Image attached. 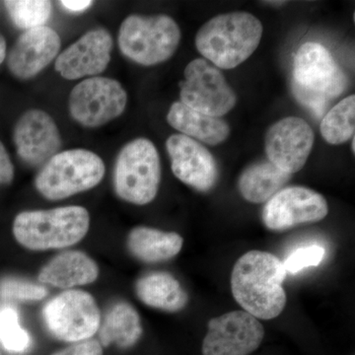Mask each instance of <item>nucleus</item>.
<instances>
[{
  "instance_id": "obj_2",
  "label": "nucleus",
  "mask_w": 355,
  "mask_h": 355,
  "mask_svg": "<svg viewBox=\"0 0 355 355\" xmlns=\"http://www.w3.org/2000/svg\"><path fill=\"white\" fill-rule=\"evenodd\" d=\"M263 32V24L253 14L245 11L220 14L198 30L196 46L217 69H235L253 55Z\"/></svg>"
},
{
  "instance_id": "obj_33",
  "label": "nucleus",
  "mask_w": 355,
  "mask_h": 355,
  "mask_svg": "<svg viewBox=\"0 0 355 355\" xmlns=\"http://www.w3.org/2000/svg\"><path fill=\"white\" fill-rule=\"evenodd\" d=\"M266 3L273 4V6H275V4H277V6H282V4L286 3V2H284V1H266Z\"/></svg>"
},
{
  "instance_id": "obj_34",
  "label": "nucleus",
  "mask_w": 355,
  "mask_h": 355,
  "mask_svg": "<svg viewBox=\"0 0 355 355\" xmlns=\"http://www.w3.org/2000/svg\"><path fill=\"white\" fill-rule=\"evenodd\" d=\"M354 142H355V139H354V137H352V153H354V151H355V144H354Z\"/></svg>"
},
{
  "instance_id": "obj_6",
  "label": "nucleus",
  "mask_w": 355,
  "mask_h": 355,
  "mask_svg": "<svg viewBox=\"0 0 355 355\" xmlns=\"http://www.w3.org/2000/svg\"><path fill=\"white\" fill-rule=\"evenodd\" d=\"M181 40L179 26L169 16L130 15L121 23L119 46L137 64L151 67L174 55Z\"/></svg>"
},
{
  "instance_id": "obj_4",
  "label": "nucleus",
  "mask_w": 355,
  "mask_h": 355,
  "mask_svg": "<svg viewBox=\"0 0 355 355\" xmlns=\"http://www.w3.org/2000/svg\"><path fill=\"white\" fill-rule=\"evenodd\" d=\"M349 86V79L330 51L323 44L308 42L299 48L294 60L292 91L296 100L321 118L334 98Z\"/></svg>"
},
{
  "instance_id": "obj_25",
  "label": "nucleus",
  "mask_w": 355,
  "mask_h": 355,
  "mask_svg": "<svg viewBox=\"0 0 355 355\" xmlns=\"http://www.w3.org/2000/svg\"><path fill=\"white\" fill-rule=\"evenodd\" d=\"M11 20L19 29L42 27L51 17V3L44 0H9L4 1Z\"/></svg>"
},
{
  "instance_id": "obj_8",
  "label": "nucleus",
  "mask_w": 355,
  "mask_h": 355,
  "mask_svg": "<svg viewBox=\"0 0 355 355\" xmlns=\"http://www.w3.org/2000/svg\"><path fill=\"white\" fill-rule=\"evenodd\" d=\"M46 330L65 343L91 340L99 331L101 311L90 293L79 289L62 291L42 311Z\"/></svg>"
},
{
  "instance_id": "obj_35",
  "label": "nucleus",
  "mask_w": 355,
  "mask_h": 355,
  "mask_svg": "<svg viewBox=\"0 0 355 355\" xmlns=\"http://www.w3.org/2000/svg\"><path fill=\"white\" fill-rule=\"evenodd\" d=\"M0 355H2V354H1V352H0Z\"/></svg>"
},
{
  "instance_id": "obj_15",
  "label": "nucleus",
  "mask_w": 355,
  "mask_h": 355,
  "mask_svg": "<svg viewBox=\"0 0 355 355\" xmlns=\"http://www.w3.org/2000/svg\"><path fill=\"white\" fill-rule=\"evenodd\" d=\"M175 176L198 191H209L218 180V167L212 154L197 140L173 135L166 142Z\"/></svg>"
},
{
  "instance_id": "obj_20",
  "label": "nucleus",
  "mask_w": 355,
  "mask_h": 355,
  "mask_svg": "<svg viewBox=\"0 0 355 355\" xmlns=\"http://www.w3.org/2000/svg\"><path fill=\"white\" fill-rule=\"evenodd\" d=\"M167 121L182 135L200 140L209 146L222 144L230 135V128L225 121L200 113L181 102L172 105L168 112Z\"/></svg>"
},
{
  "instance_id": "obj_32",
  "label": "nucleus",
  "mask_w": 355,
  "mask_h": 355,
  "mask_svg": "<svg viewBox=\"0 0 355 355\" xmlns=\"http://www.w3.org/2000/svg\"><path fill=\"white\" fill-rule=\"evenodd\" d=\"M6 58V42L1 34H0V64L3 62Z\"/></svg>"
},
{
  "instance_id": "obj_24",
  "label": "nucleus",
  "mask_w": 355,
  "mask_h": 355,
  "mask_svg": "<svg viewBox=\"0 0 355 355\" xmlns=\"http://www.w3.org/2000/svg\"><path fill=\"white\" fill-rule=\"evenodd\" d=\"M354 127L355 97L350 95L324 114L320 130L327 142L338 146L354 137Z\"/></svg>"
},
{
  "instance_id": "obj_9",
  "label": "nucleus",
  "mask_w": 355,
  "mask_h": 355,
  "mask_svg": "<svg viewBox=\"0 0 355 355\" xmlns=\"http://www.w3.org/2000/svg\"><path fill=\"white\" fill-rule=\"evenodd\" d=\"M128 94L120 83L108 77L85 79L72 89L69 112L86 128H98L120 116L127 107Z\"/></svg>"
},
{
  "instance_id": "obj_19",
  "label": "nucleus",
  "mask_w": 355,
  "mask_h": 355,
  "mask_svg": "<svg viewBox=\"0 0 355 355\" xmlns=\"http://www.w3.org/2000/svg\"><path fill=\"white\" fill-rule=\"evenodd\" d=\"M135 291L140 302L165 312H180L189 302L188 293L169 272H154L142 275L135 282Z\"/></svg>"
},
{
  "instance_id": "obj_21",
  "label": "nucleus",
  "mask_w": 355,
  "mask_h": 355,
  "mask_svg": "<svg viewBox=\"0 0 355 355\" xmlns=\"http://www.w3.org/2000/svg\"><path fill=\"white\" fill-rule=\"evenodd\" d=\"M184 239L176 232L137 226L128 233V252L137 260L146 263H162L176 257L183 248Z\"/></svg>"
},
{
  "instance_id": "obj_18",
  "label": "nucleus",
  "mask_w": 355,
  "mask_h": 355,
  "mask_svg": "<svg viewBox=\"0 0 355 355\" xmlns=\"http://www.w3.org/2000/svg\"><path fill=\"white\" fill-rule=\"evenodd\" d=\"M99 275V266L87 254L64 251L53 257L41 268L38 280L44 286L70 291L94 284Z\"/></svg>"
},
{
  "instance_id": "obj_7",
  "label": "nucleus",
  "mask_w": 355,
  "mask_h": 355,
  "mask_svg": "<svg viewBox=\"0 0 355 355\" xmlns=\"http://www.w3.org/2000/svg\"><path fill=\"white\" fill-rule=\"evenodd\" d=\"M161 183L160 158L155 146L147 139H137L121 148L114 170L118 197L135 205L155 200Z\"/></svg>"
},
{
  "instance_id": "obj_17",
  "label": "nucleus",
  "mask_w": 355,
  "mask_h": 355,
  "mask_svg": "<svg viewBox=\"0 0 355 355\" xmlns=\"http://www.w3.org/2000/svg\"><path fill=\"white\" fill-rule=\"evenodd\" d=\"M60 46V36L48 26L28 30L9 51L7 65L18 78H33L58 57Z\"/></svg>"
},
{
  "instance_id": "obj_16",
  "label": "nucleus",
  "mask_w": 355,
  "mask_h": 355,
  "mask_svg": "<svg viewBox=\"0 0 355 355\" xmlns=\"http://www.w3.org/2000/svg\"><path fill=\"white\" fill-rule=\"evenodd\" d=\"M113 39L106 29L96 28L58 55L55 70L67 80L98 76L111 60Z\"/></svg>"
},
{
  "instance_id": "obj_28",
  "label": "nucleus",
  "mask_w": 355,
  "mask_h": 355,
  "mask_svg": "<svg viewBox=\"0 0 355 355\" xmlns=\"http://www.w3.org/2000/svg\"><path fill=\"white\" fill-rule=\"evenodd\" d=\"M324 256L326 250L319 245L299 248L287 257L284 261V266L287 275H296L305 268L319 266L323 261Z\"/></svg>"
},
{
  "instance_id": "obj_29",
  "label": "nucleus",
  "mask_w": 355,
  "mask_h": 355,
  "mask_svg": "<svg viewBox=\"0 0 355 355\" xmlns=\"http://www.w3.org/2000/svg\"><path fill=\"white\" fill-rule=\"evenodd\" d=\"M53 355H104V350L99 340H87L72 343Z\"/></svg>"
},
{
  "instance_id": "obj_27",
  "label": "nucleus",
  "mask_w": 355,
  "mask_h": 355,
  "mask_svg": "<svg viewBox=\"0 0 355 355\" xmlns=\"http://www.w3.org/2000/svg\"><path fill=\"white\" fill-rule=\"evenodd\" d=\"M48 295L44 284L18 277H7L0 282V297L6 300L40 301Z\"/></svg>"
},
{
  "instance_id": "obj_13",
  "label": "nucleus",
  "mask_w": 355,
  "mask_h": 355,
  "mask_svg": "<svg viewBox=\"0 0 355 355\" xmlns=\"http://www.w3.org/2000/svg\"><path fill=\"white\" fill-rule=\"evenodd\" d=\"M314 139V132L303 119H282L268 128L266 135L268 161L287 174L300 171L307 162Z\"/></svg>"
},
{
  "instance_id": "obj_12",
  "label": "nucleus",
  "mask_w": 355,
  "mask_h": 355,
  "mask_svg": "<svg viewBox=\"0 0 355 355\" xmlns=\"http://www.w3.org/2000/svg\"><path fill=\"white\" fill-rule=\"evenodd\" d=\"M328 214V202L321 193L305 187H287L266 202L261 217L266 228L284 231L323 220Z\"/></svg>"
},
{
  "instance_id": "obj_3",
  "label": "nucleus",
  "mask_w": 355,
  "mask_h": 355,
  "mask_svg": "<svg viewBox=\"0 0 355 355\" xmlns=\"http://www.w3.org/2000/svg\"><path fill=\"white\" fill-rule=\"evenodd\" d=\"M90 229L88 210L78 205L57 209L28 210L15 217L13 235L30 251L46 252L74 246Z\"/></svg>"
},
{
  "instance_id": "obj_1",
  "label": "nucleus",
  "mask_w": 355,
  "mask_h": 355,
  "mask_svg": "<svg viewBox=\"0 0 355 355\" xmlns=\"http://www.w3.org/2000/svg\"><path fill=\"white\" fill-rule=\"evenodd\" d=\"M284 263L268 252H247L236 261L231 273L233 297L245 312L261 320L279 317L286 308Z\"/></svg>"
},
{
  "instance_id": "obj_10",
  "label": "nucleus",
  "mask_w": 355,
  "mask_h": 355,
  "mask_svg": "<svg viewBox=\"0 0 355 355\" xmlns=\"http://www.w3.org/2000/svg\"><path fill=\"white\" fill-rule=\"evenodd\" d=\"M181 86V103L209 116L229 113L237 98L220 70L207 60L197 58L187 65Z\"/></svg>"
},
{
  "instance_id": "obj_11",
  "label": "nucleus",
  "mask_w": 355,
  "mask_h": 355,
  "mask_svg": "<svg viewBox=\"0 0 355 355\" xmlns=\"http://www.w3.org/2000/svg\"><path fill=\"white\" fill-rule=\"evenodd\" d=\"M265 329L244 310L232 311L209 322L202 355H249L259 349Z\"/></svg>"
},
{
  "instance_id": "obj_30",
  "label": "nucleus",
  "mask_w": 355,
  "mask_h": 355,
  "mask_svg": "<svg viewBox=\"0 0 355 355\" xmlns=\"http://www.w3.org/2000/svg\"><path fill=\"white\" fill-rule=\"evenodd\" d=\"M14 178V166L6 147L0 142V184H9Z\"/></svg>"
},
{
  "instance_id": "obj_5",
  "label": "nucleus",
  "mask_w": 355,
  "mask_h": 355,
  "mask_svg": "<svg viewBox=\"0 0 355 355\" xmlns=\"http://www.w3.org/2000/svg\"><path fill=\"white\" fill-rule=\"evenodd\" d=\"M106 167L92 151L76 148L55 154L42 166L35 187L49 200H62L98 186Z\"/></svg>"
},
{
  "instance_id": "obj_26",
  "label": "nucleus",
  "mask_w": 355,
  "mask_h": 355,
  "mask_svg": "<svg viewBox=\"0 0 355 355\" xmlns=\"http://www.w3.org/2000/svg\"><path fill=\"white\" fill-rule=\"evenodd\" d=\"M0 343L14 354H24L31 345V338L21 326L19 315L12 307L0 310Z\"/></svg>"
},
{
  "instance_id": "obj_14",
  "label": "nucleus",
  "mask_w": 355,
  "mask_h": 355,
  "mask_svg": "<svg viewBox=\"0 0 355 355\" xmlns=\"http://www.w3.org/2000/svg\"><path fill=\"white\" fill-rule=\"evenodd\" d=\"M14 142L19 157L34 167L46 164L62 147L57 123L50 114L38 109L29 110L18 120Z\"/></svg>"
},
{
  "instance_id": "obj_22",
  "label": "nucleus",
  "mask_w": 355,
  "mask_h": 355,
  "mask_svg": "<svg viewBox=\"0 0 355 355\" xmlns=\"http://www.w3.org/2000/svg\"><path fill=\"white\" fill-rule=\"evenodd\" d=\"M98 333L102 347L113 345L121 349H128L139 342L144 328L137 309L125 301H119L107 312Z\"/></svg>"
},
{
  "instance_id": "obj_23",
  "label": "nucleus",
  "mask_w": 355,
  "mask_h": 355,
  "mask_svg": "<svg viewBox=\"0 0 355 355\" xmlns=\"http://www.w3.org/2000/svg\"><path fill=\"white\" fill-rule=\"evenodd\" d=\"M291 178V174L282 171L270 161H261L242 173L238 187L247 202L263 203L282 190Z\"/></svg>"
},
{
  "instance_id": "obj_31",
  "label": "nucleus",
  "mask_w": 355,
  "mask_h": 355,
  "mask_svg": "<svg viewBox=\"0 0 355 355\" xmlns=\"http://www.w3.org/2000/svg\"><path fill=\"white\" fill-rule=\"evenodd\" d=\"M60 3L69 12L80 13L90 8L92 6L93 1H88V0H64V1H60Z\"/></svg>"
}]
</instances>
